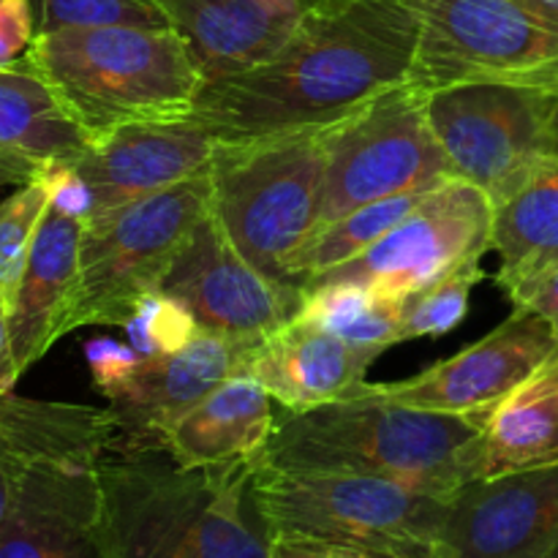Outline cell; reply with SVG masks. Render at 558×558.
Returning <instances> with one entry per match:
<instances>
[{"instance_id":"ffe728a7","label":"cell","mask_w":558,"mask_h":558,"mask_svg":"<svg viewBox=\"0 0 558 558\" xmlns=\"http://www.w3.org/2000/svg\"><path fill=\"white\" fill-rule=\"evenodd\" d=\"M207 82L240 74L278 52L303 16L267 0H158Z\"/></svg>"},{"instance_id":"836d02e7","label":"cell","mask_w":558,"mask_h":558,"mask_svg":"<svg viewBox=\"0 0 558 558\" xmlns=\"http://www.w3.org/2000/svg\"><path fill=\"white\" fill-rule=\"evenodd\" d=\"M36 38V22L27 0H0V69L20 63Z\"/></svg>"},{"instance_id":"52a82bcc","label":"cell","mask_w":558,"mask_h":558,"mask_svg":"<svg viewBox=\"0 0 558 558\" xmlns=\"http://www.w3.org/2000/svg\"><path fill=\"white\" fill-rule=\"evenodd\" d=\"M210 174L93 213L82 223L80 265L63 332L90 325L123 327L134 305L161 287L163 272L205 213Z\"/></svg>"},{"instance_id":"9c48e42d","label":"cell","mask_w":558,"mask_h":558,"mask_svg":"<svg viewBox=\"0 0 558 558\" xmlns=\"http://www.w3.org/2000/svg\"><path fill=\"white\" fill-rule=\"evenodd\" d=\"M558 93L518 82H461L425 93L428 125L450 178L505 202L545 156Z\"/></svg>"},{"instance_id":"ba28073f","label":"cell","mask_w":558,"mask_h":558,"mask_svg":"<svg viewBox=\"0 0 558 558\" xmlns=\"http://www.w3.org/2000/svg\"><path fill=\"white\" fill-rule=\"evenodd\" d=\"M325 189L319 227L371 202L428 191L450 178V163L425 114V93L409 82L379 93L338 123L325 125Z\"/></svg>"},{"instance_id":"44dd1931","label":"cell","mask_w":558,"mask_h":558,"mask_svg":"<svg viewBox=\"0 0 558 558\" xmlns=\"http://www.w3.org/2000/svg\"><path fill=\"white\" fill-rule=\"evenodd\" d=\"M272 428L270 392L248 371H240L180 414L163 434V447L185 469L259 461Z\"/></svg>"},{"instance_id":"d590c367","label":"cell","mask_w":558,"mask_h":558,"mask_svg":"<svg viewBox=\"0 0 558 558\" xmlns=\"http://www.w3.org/2000/svg\"><path fill=\"white\" fill-rule=\"evenodd\" d=\"M270 558H376L341 545L308 543V539H272Z\"/></svg>"},{"instance_id":"8d00e7d4","label":"cell","mask_w":558,"mask_h":558,"mask_svg":"<svg viewBox=\"0 0 558 558\" xmlns=\"http://www.w3.org/2000/svg\"><path fill=\"white\" fill-rule=\"evenodd\" d=\"M16 374L14 357H11V341H9V308H5V298L0 294V398L14 392Z\"/></svg>"},{"instance_id":"4dcf8cb0","label":"cell","mask_w":558,"mask_h":558,"mask_svg":"<svg viewBox=\"0 0 558 558\" xmlns=\"http://www.w3.org/2000/svg\"><path fill=\"white\" fill-rule=\"evenodd\" d=\"M125 338L145 363L189 347L196 336H202L194 316L163 292H150L134 305L123 325Z\"/></svg>"},{"instance_id":"603a6c76","label":"cell","mask_w":558,"mask_h":558,"mask_svg":"<svg viewBox=\"0 0 558 558\" xmlns=\"http://www.w3.org/2000/svg\"><path fill=\"white\" fill-rule=\"evenodd\" d=\"M490 248L501 259L496 281L507 294L558 265L556 156H545L505 202L494 205Z\"/></svg>"},{"instance_id":"74e56055","label":"cell","mask_w":558,"mask_h":558,"mask_svg":"<svg viewBox=\"0 0 558 558\" xmlns=\"http://www.w3.org/2000/svg\"><path fill=\"white\" fill-rule=\"evenodd\" d=\"M529 14L537 16L545 27L558 33V0H518Z\"/></svg>"},{"instance_id":"f546056e","label":"cell","mask_w":558,"mask_h":558,"mask_svg":"<svg viewBox=\"0 0 558 558\" xmlns=\"http://www.w3.org/2000/svg\"><path fill=\"white\" fill-rule=\"evenodd\" d=\"M47 207L49 194L41 180L16 185L14 194L0 202V294L5 298V305L20 283Z\"/></svg>"},{"instance_id":"cb8c5ba5","label":"cell","mask_w":558,"mask_h":558,"mask_svg":"<svg viewBox=\"0 0 558 558\" xmlns=\"http://www.w3.org/2000/svg\"><path fill=\"white\" fill-rule=\"evenodd\" d=\"M558 466V354L490 412L480 477Z\"/></svg>"},{"instance_id":"6da1fadb","label":"cell","mask_w":558,"mask_h":558,"mask_svg":"<svg viewBox=\"0 0 558 558\" xmlns=\"http://www.w3.org/2000/svg\"><path fill=\"white\" fill-rule=\"evenodd\" d=\"M417 38L409 0H325L265 63L207 82L191 118L216 142L325 129L403 85Z\"/></svg>"},{"instance_id":"7a4b0ae2","label":"cell","mask_w":558,"mask_h":558,"mask_svg":"<svg viewBox=\"0 0 558 558\" xmlns=\"http://www.w3.org/2000/svg\"><path fill=\"white\" fill-rule=\"evenodd\" d=\"M488 417L398 407L354 387L341 401L283 412L259 463L289 472L390 480L450 499L480 477Z\"/></svg>"},{"instance_id":"e575fe53","label":"cell","mask_w":558,"mask_h":558,"mask_svg":"<svg viewBox=\"0 0 558 558\" xmlns=\"http://www.w3.org/2000/svg\"><path fill=\"white\" fill-rule=\"evenodd\" d=\"M510 300L515 308H529L543 316L558 336V265L545 270L543 276L532 278L523 287L512 289Z\"/></svg>"},{"instance_id":"9a60e30c","label":"cell","mask_w":558,"mask_h":558,"mask_svg":"<svg viewBox=\"0 0 558 558\" xmlns=\"http://www.w3.org/2000/svg\"><path fill=\"white\" fill-rule=\"evenodd\" d=\"M101 461L41 456L27 463L0 526V558H104Z\"/></svg>"},{"instance_id":"7402d4cb","label":"cell","mask_w":558,"mask_h":558,"mask_svg":"<svg viewBox=\"0 0 558 558\" xmlns=\"http://www.w3.org/2000/svg\"><path fill=\"white\" fill-rule=\"evenodd\" d=\"M114 436L107 409L33 401L14 392L0 398V526L14 501L27 463L41 456H80L101 461Z\"/></svg>"},{"instance_id":"7c38bea8","label":"cell","mask_w":558,"mask_h":558,"mask_svg":"<svg viewBox=\"0 0 558 558\" xmlns=\"http://www.w3.org/2000/svg\"><path fill=\"white\" fill-rule=\"evenodd\" d=\"M158 292L178 300L202 332L259 347L289 325L305 292L262 276L210 210L196 221L163 272Z\"/></svg>"},{"instance_id":"d6a6232c","label":"cell","mask_w":558,"mask_h":558,"mask_svg":"<svg viewBox=\"0 0 558 558\" xmlns=\"http://www.w3.org/2000/svg\"><path fill=\"white\" fill-rule=\"evenodd\" d=\"M36 180H41V185L47 189L49 207L82 223L93 216V191L71 158L47 163Z\"/></svg>"},{"instance_id":"f1b7e54d","label":"cell","mask_w":558,"mask_h":558,"mask_svg":"<svg viewBox=\"0 0 558 558\" xmlns=\"http://www.w3.org/2000/svg\"><path fill=\"white\" fill-rule=\"evenodd\" d=\"M36 36L65 27H172L158 0H27Z\"/></svg>"},{"instance_id":"1f68e13d","label":"cell","mask_w":558,"mask_h":558,"mask_svg":"<svg viewBox=\"0 0 558 558\" xmlns=\"http://www.w3.org/2000/svg\"><path fill=\"white\" fill-rule=\"evenodd\" d=\"M85 360L90 368L93 385L107 401H114L134 381L145 360L134 352L131 343H120L114 338L98 336L85 343Z\"/></svg>"},{"instance_id":"b9f144b4","label":"cell","mask_w":558,"mask_h":558,"mask_svg":"<svg viewBox=\"0 0 558 558\" xmlns=\"http://www.w3.org/2000/svg\"><path fill=\"white\" fill-rule=\"evenodd\" d=\"M322 3H325V0H322Z\"/></svg>"},{"instance_id":"2e32d148","label":"cell","mask_w":558,"mask_h":558,"mask_svg":"<svg viewBox=\"0 0 558 558\" xmlns=\"http://www.w3.org/2000/svg\"><path fill=\"white\" fill-rule=\"evenodd\" d=\"M213 150L216 140L189 114L114 129L71 161L90 185L93 213H101L207 172Z\"/></svg>"},{"instance_id":"8fae6325","label":"cell","mask_w":558,"mask_h":558,"mask_svg":"<svg viewBox=\"0 0 558 558\" xmlns=\"http://www.w3.org/2000/svg\"><path fill=\"white\" fill-rule=\"evenodd\" d=\"M494 205L474 185L441 180L417 207L365 254L322 272L305 292L322 283H357L390 300H403L450 276L490 251Z\"/></svg>"},{"instance_id":"30bf717a","label":"cell","mask_w":558,"mask_h":558,"mask_svg":"<svg viewBox=\"0 0 558 558\" xmlns=\"http://www.w3.org/2000/svg\"><path fill=\"white\" fill-rule=\"evenodd\" d=\"M420 38L409 85L518 82L558 93V33L518 0H409Z\"/></svg>"},{"instance_id":"ab89813d","label":"cell","mask_w":558,"mask_h":558,"mask_svg":"<svg viewBox=\"0 0 558 558\" xmlns=\"http://www.w3.org/2000/svg\"><path fill=\"white\" fill-rule=\"evenodd\" d=\"M550 156L558 158V98H556L554 114H550Z\"/></svg>"},{"instance_id":"5b68a950","label":"cell","mask_w":558,"mask_h":558,"mask_svg":"<svg viewBox=\"0 0 558 558\" xmlns=\"http://www.w3.org/2000/svg\"><path fill=\"white\" fill-rule=\"evenodd\" d=\"M325 167V129L216 142L207 169L210 213L234 248L278 287L300 289L287 265L319 227Z\"/></svg>"},{"instance_id":"d6986e66","label":"cell","mask_w":558,"mask_h":558,"mask_svg":"<svg viewBox=\"0 0 558 558\" xmlns=\"http://www.w3.org/2000/svg\"><path fill=\"white\" fill-rule=\"evenodd\" d=\"M82 221L47 207L20 283L9 300V341L16 374H27L63 332L80 265Z\"/></svg>"},{"instance_id":"ac0fdd59","label":"cell","mask_w":558,"mask_h":558,"mask_svg":"<svg viewBox=\"0 0 558 558\" xmlns=\"http://www.w3.org/2000/svg\"><path fill=\"white\" fill-rule=\"evenodd\" d=\"M376 357L379 352L352 347L332 332L292 319L251 349L245 371L283 412H308L341 401L363 385Z\"/></svg>"},{"instance_id":"4316f807","label":"cell","mask_w":558,"mask_h":558,"mask_svg":"<svg viewBox=\"0 0 558 558\" xmlns=\"http://www.w3.org/2000/svg\"><path fill=\"white\" fill-rule=\"evenodd\" d=\"M294 319L379 354L403 343L401 300L381 298L357 283H322L308 289Z\"/></svg>"},{"instance_id":"484cf974","label":"cell","mask_w":558,"mask_h":558,"mask_svg":"<svg viewBox=\"0 0 558 558\" xmlns=\"http://www.w3.org/2000/svg\"><path fill=\"white\" fill-rule=\"evenodd\" d=\"M428 191H409V194L390 196V199L371 202V205L357 207V210H352L349 216L316 229V232L300 245L298 254L289 259V278L305 292V287H308L314 278H319L322 272L336 270V267L357 259V256L365 254L371 245L379 243L392 227H398V223L423 202V196L428 194Z\"/></svg>"},{"instance_id":"3957f363","label":"cell","mask_w":558,"mask_h":558,"mask_svg":"<svg viewBox=\"0 0 558 558\" xmlns=\"http://www.w3.org/2000/svg\"><path fill=\"white\" fill-rule=\"evenodd\" d=\"M256 463L185 469L167 450L104 456V558H270Z\"/></svg>"},{"instance_id":"d4e9b609","label":"cell","mask_w":558,"mask_h":558,"mask_svg":"<svg viewBox=\"0 0 558 558\" xmlns=\"http://www.w3.org/2000/svg\"><path fill=\"white\" fill-rule=\"evenodd\" d=\"M87 147V140L60 112L27 58L0 69V158L38 178L47 163L69 161Z\"/></svg>"},{"instance_id":"e0dca14e","label":"cell","mask_w":558,"mask_h":558,"mask_svg":"<svg viewBox=\"0 0 558 558\" xmlns=\"http://www.w3.org/2000/svg\"><path fill=\"white\" fill-rule=\"evenodd\" d=\"M251 349H254L251 343L202 332L180 352L142 365L123 396L109 401V412L114 417L109 452L136 456V452L167 450L163 434L169 425L207 392L223 385L229 376L245 371V357Z\"/></svg>"},{"instance_id":"f35d334b","label":"cell","mask_w":558,"mask_h":558,"mask_svg":"<svg viewBox=\"0 0 558 558\" xmlns=\"http://www.w3.org/2000/svg\"><path fill=\"white\" fill-rule=\"evenodd\" d=\"M31 172H25V169L16 167V163H9L0 158V185H25L31 183Z\"/></svg>"},{"instance_id":"5bb4252c","label":"cell","mask_w":558,"mask_h":558,"mask_svg":"<svg viewBox=\"0 0 558 558\" xmlns=\"http://www.w3.org/2000/svg\"><path fill=\"white\" fill-rule=\"evenodd\" d=\"M556 543L558 466H550L461 485L436 558H543Z\"/></svg>"},{"instance_id":"83f0119b","label":"cell","mask_w":558,"mask_h":558,"mask_svg":"<svg viewBox=\"0 0 558 558\" xmlns=\"http://www.w3.org/2000/svg\"><path fill=\"white\" fill-rule=\"evenodd\" d=\"M483 281V259L458 267L450 276L401 300V336L439 338L456 330L469 314L472 289Z\"/></svg>"},{"instance_id":"60d3db41","label":"cell","mask_w":558,"mask_h":558,"mask_svg":"<svg viewBox=\"0 0 558 558\" xmlns=\"http://www.w3.org/2000/svg\"><path fill=\"white\" fill-rule=\"evenodd\" d=\"M543 558H558V543H556V545H554V548H550V550H548V554H545Z\"/></svg>"},{"instance_id":"8992f818","label":"cell","mask_w":558,"mask_h":558,"mask_svg":"<svg viewBox=\"0 0 558 558\" xmlns=\"http://www.w3.org/2000/svg\"><path fill=\"white\" fill-rule=\"evenodd\" d=\"M254 499L272 539L341 545L376 558H436L450 499L390 480L256 463Z\"/></svg>"},{"instance_id":"4fadbf2b","label":"cell","mask_w":558,"mask_h":558,"mask_svg":"<svg viewBox=\"0 0 558 558\" xmlns=\"http://www.w3.org/2000/svg\"><path fill=\"white\" fill-rule=\"evenodd\" d=\"M558 354L554 327L529 308L463 352L430 365L412 379L392 385H360V390L398 407L441 414H490L515 387Z\"/></svg>"},{"instance_id":"277c9868","label":"cell","mask_w":558,"mask_h":558,"mask_svg":"<svg viewBox=\"0 0 558 558\" xmlns=\"http://www.w3.org/2000/svg\"><path fill=\"white\" fill-rule=\"evenodd\" d=\"M25 58L87 145L131 123L189 118L205 87L172 27H65L33 38Z\"/></svg>"}]
</instances>
